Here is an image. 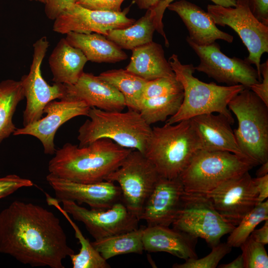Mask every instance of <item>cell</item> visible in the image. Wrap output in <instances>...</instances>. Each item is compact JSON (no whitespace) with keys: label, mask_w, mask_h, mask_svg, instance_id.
I'll return each mask as SVG.
<instances>
[{"label":"cell","mask_w":268,"mask_h":268,"mask_svg":"<svg viewBox=\"0 0 268 268\" xmlns=\"http://www.w3.org/2000/svg\"><path fill=\"white\" fill-rule=\"evenodd\" d=\"M211 252L207 256L201 259L192 258L185 260L183 264H175L174 268H215L219 262L232 249L226 243H219L211 248Z\"/></svg>","instance_id":"obj_34"},{"label":"cell","mask_w":268,"mask_h":268,"mask_svg":"<svg viewBox=\"0 0 268 268\" xmlns=\"http://www.w3.org/2000/svg\"><path fill=\"white\" fill-rule=\"evenodd\" d=\"M172 225L173 228L193 237L203 239L211 248L235 227L217 212L205 194L186 192L181 209Z\"/></svg>","instance_id":"obj_8"},{"label":"cell","mask_w":268,"mask_h":268,"mask_svg":"<svg viewBox=\"0 0 268 268\" xmlns=\"http://www.w3.org/2000/svg\"><path fill=\"white\" fill-rule=\"evenodd\" d=\"M253 180L258 192V203L262 202L268 197V174Z\"/></svg>","instance_id":"obj_42"},{"label":"cell","mask_w":268,"mask_h":268,"mask_svg":"<svg viewBox=\"0 0 268 268\" xmlns=\"http://www.w3.org/2000/svg\"><path fill=\"white\" fill-rule=\"evenodd\" d=\"M30 0V1L34 0V1H39L40 2H42V3L45 4L46 3L47 0Z\"/></svg>","instance_id":"obj_47"},{"label":"cell","mask_w":268,"mask_h":268,"mask_svg":"<svg viewBox=\"0 0 268 268\" xmlns=\"http://www.w3.org/2000/svg\"><path fill=\"white\" fill-rule=\"evenodd\" d=\"M125 0H76V3L91 10L113 12L122 11L121 5Z\"/></svg>","instance_id":"obj_38"},{"label":"cell","mask_w":268,"mask_h":268,"mask_svg":"<svg viewBox=\"0 0 268 268\" xmlns=\"http://www.w3.org/2000/svg\"><path fill=\"white\" fill-rule=\"evenodd\" d=\"M144 227L95 240L91 244L106 261L118 255L130 253L141 255L144 251L142 235Z\"/></svg>","instance_id":"obj_27"},{"label":"cell","mask_w":268,"mask_h":268,"mask_svg":"<svg viewBox=\"0 0 268 268\" xmlns=\"http://www.w3.org/2000/svg\"><path fill=\"white\" fill-rule=\"evenodd\" d=\"M88 61L82 52L61 39L49 58V64L55 83L73 84L76 82Z\"/></svg>","instance_id":"obj_24"},{"label":"cell","mask_w":268,"mask_h":268,"mask_svg":"<svg viewBox=\"0 0 268 268\" xmlns=\"http://www.w3.org/2000/svg\"><path fill=\"white\" fill-rule=\"evenodd\" d=\"M129 8L120 12L91 10L74 3L63 11L54 20V31L62 34L70 32L107 35L111 30L123 29L135 20L127 16Z\"/></svg>","instance_id":"obj_14"},{"label":"cell","mask_w":268,"mask_h":268,"mask_svg":"<svg viewBox=\"0 0 268 268\" xmlns=\"http://www.w3.org/2000/svg\"><path fill=\"white\" fill-rule=\"evenodd\" d=\"M98 76L114 86L123 95L126 107L139 112L146 80L124 69L109 70Z\"/></svg>","instance_id":"obj_28"},{"label":"cell","mask_w":268,"mask_h":268,"mask_svg":"<svg viewBox=\"0 0 268 268\" xmlns=\"http://www.w3.org/2000/svg\"><path fill=\"white\" fill-rule=\"evenodd\" d=\"M255 166L250 160L230 152L201 149L179 177L185 192L206 194Z\"/></svg>","instance_id":"obj_7"},{"label":"cell","mask_w":268,"mask_h":268,"mask_svg":"<svg viewBox=\"0 0 268 268\" xmlns=\"http://www.w3.org/2000/svg\"><path fill=\"white\" fill-rule=\"evenodd\" d=\"M132 51L130 62L126 68L129 71L146 81L175 77L160 44L151 41Z\"/></svg>","instance_id":"obj_23"},{"label":"cell","mask_w":268,"mask_h":268,"mask_svg":"<svg viewBox=\"0 0 268 268\" xmlns=\"http://www.w3.org/2000/svg\"><path fill=\"white\" fill-rule=\"evenodd\" d=\"M197 238L183 232L162 226H147L142 235L144 251L163 252L185 260L198 258Z\"/></svg>","instance_id":"obj_22"},{"label":"cell","mask_w":268,"mask_h":268,"mask_svg":"<svg viewBox=\"0 0 268 268\" xmlns=\"http://www.w3.org/2000/svg\"><path fill=\"white\" fill-rule=\"evenodd\" d=\"M261 166L256 172L257 177H262L268 174V161L262 163Z\"/></svg>","instance_id":"obj_46"},{"label":"cell","mask_w":268,"mask_h":268,"mask_svg":"<svg viewBox=\"0 0 268 268\" xmlns=\"http://www.w3.org/2000/svg\"><path fill=\"white\" fill-rule=\"evenodd\" d=\"M249 6L255 17L268 26V0H248Z\"/></svg>","instance_id":"obj_41"},{"label":"cell","mask_w":268,"mask_h":268,"mask_svg":"<svg viewBox=\"0 0 268 268\" xmlns=\"http://www.w3.org/2000/svg\"><path fill=\"white\" fill-rule=\"evenodd\" d=\"M240 247L244 268H268V255L265 245L256 241L250 235Z\"/></svg>","instance_id":"obj_33"},{"label":"cell","mask_w":268,"mask_h":268,"mask_svg":"<svg viewBox=\"0 0 268 268\" xmlns=\"http://www.w3.org/2000/svg\"><path fill=\"white\" fill-rule=\"evenodd\" d=\"M62 208L72 218L82 222L95 240L130 231L138 228L139 220L122 201L108 209H87L75 201L63 200Z\"/></svg>","instance_id":"obj_13"},{"label":"cell","mask_w":268,"mask_h":268,"mask_svg":"<svg viewBox=\"0 0 268 268\" xmlns=\"http://www.w3.org/2000/svg\"><path fill=\"white\" fill-rule=\"evenodd\" d=\"M183 91L159 97L142 99L139 113L147 124L164 122L175 115L183 102Z\"/></svg>","instance_id":"obj_31"},{"label":"cell","mask_w":268,"mask_h":268,"mask_svg":"<svg viewBox=\"0 0 268 268\" xmlns=\"http://www.w3.org/2000/svg\"><path fill=\"white\" fill-rule=\"evenodd\" d=\"M186 40L200 60L195 70L205 73L218 82L228 85L241 84L250 88L261 81L257 70L246 59L226 56L215 42L202 46L196 44L188 37Z\"/></svg>","instance_id":"obj_11"},{"label":"cell","mask_w":268,"mask_h":268,"mask_svg":"<svg viewBox=\"0 0 268 268\" xmlns=\"http://www.w3.org/2000/svg\"><path fill=\"white\" fill-rule=\"evenodd\" d=\"M90 107L84 102L67 98L53 100L44 109L46 116L22 128L16 129L13 134L30 135L42 143L44 153L53 155L56 152L54 138L56 132L64 123L79 116H87Z\"/></svg>","instance_id":"obj_16"},{"label":"cell","mask_w":268,"mask_h":268,"mask_svg":"<svg viewBox=\"0 0 268 268\" xmlns=\"http://www.w3.org/2000/svg\"><path fill=\"white\" fill-rule=\"evenodd\" d=\"M235 115L234 134L242 153L256 166L268 161V106L245 87L228 104Z\"/></svg>","instance_id":"obj_6"},{"label":"cell","mask_w":268,"mask_h":268,"mask_svg":"<svg viewBox=\"0 0 268 268\" xmlns=\"http://www.w3.org/2000/svg\"><path fill=\"white\" fill-rule=\"evenodd\" d=\"M190 119L199 136L202 150L228 151L248 159L240 150L232 124L225 116L208 113Z\"/></svg>","instance_id":"obj_21"},{"label":"cell","mask_w":268,"mask_h":268,"mask_svg":"<svg viewBox=\"0 0 268 268\" xmlns=\"http://www.w3.org/2000/svg\"><path fill=\"white\" fill-rule=\"evenodd\" d=\"M207 12L214 23L228 26L237 32L249 52L245 58L254 64L261 78V59L268 52V26L259 21L253 15L248 0H237L234 7L208 4Z\"/></svg>","instance_id":"obj_10"},{"label":"cell","mask_w":268,"mask_h":268,"mask_svg":"<svg viewBox=\"0 0 268 268\" xmlns=\"http://www.w3.org/2000/svg\"><path fill=\"white\" fill-rule=\"evenodd\" d=\"M218 267L219 268H244L243 256L241 254L231 262L220 265Z\"/></svg>","instance_id":"obj_45"},{"label":"cell","mask_w":268,"mask_h":268,"mask_svg":"<svg viewBox=\"0 0 268 268\" xmlns=\"http://www.w3.org/2000/svg\"><path fill=\"white\" fill-rule=\"evenodd\" d=\"M46 200L49 205L56 207L65 217L72 226L75 237L78 240L81 247L77 254L69 256L73 268H110L101 254L86 238L78 226L72 221L68 214L61 206L59 201L46 193Z\"/></svg>","instance_id":"obj_29"},{"label":"cell","mask_w":268,"mask_h":268,"mask_svg":"<svg viewBox=\"0 0 268 268\" xmlns=\"http://www.w3.org/2000/svg\"><path fill=\"white\" fill-rule=\"evenodd\" d=\"M87 120L79 128L77 139L79 146L100 138H108L127 148L143 154L152 128L146 123L139 112L129 109L106 111L90 108Z\"/></svg>","instance_id":"obj_5"},{"label":"cell","mask_w":268,"mask_h":268,"mask_svg":"<svg viewBox=\"0 0 268 268\" xmlns=\"http://www.w3.org/2000/svg\"><path fill=\"white\" fill-rule=\"evenodd\" d=\"M183 91L181 83L176 77H160L147 81L142 93V99L169 95Z\"/></svg>","instance_id":"obj_35"},{"label":"cell","mask_w":268,"mask_h":268,"mask_svg":"<svg viewBox=\"0 0 268 268\" xmlns=\"http://www.w3.org/2000/svg\"><path fill=\"white\" fill-rule=\"evenodd\" d=\"M49 42L46 37H41L33 44V55L30 71L20 79L26 99L23 112V126L42 118L44 109L50 102L63 99L65 95V85L54 83L49 84L42 75L41 65Z\"/></svg>","instance_id":"obj_12"},{"label":"cell","mask_w":268,"mask_h":268,"mask_svg":"<svg viewBox=\"0 0 268 268\" xmlns=\"http://www.w3.org/2000/svg\"><path fill=\"white\" fill-rule=\"evenodd\" d=\"M156 30L151 9L132 25L110 30L105 37L122 49L131 50L152 41Z\"/></svg>","instance_id":"obj_26"},{"label":"cell","mask_w":268,"mask_h":268,"mask_svg":"<svg viewBox=\"0 0 268 268\" xmlns=\"http://www.w3.org/2000/svg\"><path fill=\"white\" fill-rule=\"evenodd\" d=\"M167 8L176 12L185 24L188 36L199 46H207L216 40L232 43L233 37L219 29L207 12L186 0L170 3Z\"/></svg>","instance_id":"obj_20"},{"label":"cell","mask_w":268,"mask_h":268,"mask_svg":"<svg viewBox=\"0 0 268 268\" xmlns=\"http://www.w3.org/2000/svg\"><path fill=\"white\" fill-rule=\"evenodd\" d=\"M185 192L179 177L169 179L159 176L139 220L145 221L147 226L169 227L179 214Z\"/></svg>","instance_id":"obj_18"},{"label":"cell","mask_w":268,"mask_h":268,"mask_svg":"<svg viewBox=\"0 0 268 268\" xmlns=\"http://www.w3.org/2000/svg\"><path fill=\"white\" fill-rule=\"evenodd\" d=\"M161 0H135L137 6L141 9H148L155 7Z\"/></svg>","instance_id":"obj_44"},{"label":"cell","mask_w":268,"mask_h":268,"mask_svg":"<svg viewBox=\"0 0 268 268\" xmlns=\"http://www.w3.org/2000/svg\"><path fill=\"white\" fill-rule=\"evenodd\" d=\"M131 150L105 138L81 146L67 143L56 150L48 170L50 173L72 182H101L120 167Z\"/></svg>","instance_id":"obj_2"},{"label":"cell","mask_w":268,"mask_h":268,"mask_svg":"<svg viewBox=\"0 0 268 268\" xmlns=\"http://www.w3.org/2000/svg\"><path fill=\"white\" fill-rule=\"evenodd\" d=\"M46 180L54 191L56 199L60 202L70 200L78 204L86 203L91 208L108 209L122 201L119 186L107 181L81 183L72 182L49 173Z\"/></svg>","instance_id":"obj_17"},{"label":"cell","mask_w":268,"mask_h":268,"mask_svg":"<svg viewBox=\"0 0 268 268\" xmlns=\"http://www.w3.org/2000/svg\"><path fill=\"white\" fill-rule=\"evenodd\" d=\"M268 219V201L258 203L246 214L229 233L226 243L230 247H240L261 222Z\"/></svg>","instance_id":"obj_32"},{"label":"cell","mask_w":268,"mask_h":268,"mask_svg":"<svg viewBox=\"0 0 268 268\" xmlns=\"http://www.w3.org/2000/svg\"><path fill=\"white\" fill-rule=\"evenodd\" d=\"M177 124L154 127L143 154L159 176L178 177L194 155L201 149L199 136L190 119Z\"/></svg>","instance_id":"obj_4"},{"label":"cell","mask_w":268,"mask_h":268,"mask_svg":"<svg viewBox=\"0 0 268 268\" xmlns=\"http://www.w3.org/2000/svg\"><path fill=\"white\" fill-rule=\"evenodd\" d=\"M0 253L31 267L64 268L74 254L60 219L41 205L19 201L0 212Z\"/></svg>","instance_id":"obj_1"},{"label":"cell","mask_w":268,"mask_h":268,"mask_svg":"<svg viewBox=\"0 0 268 268\" xmlns=\"http://www.w3.org/2000/svg\"><path fill=\"white\" fill-rule=\"evenodd\" d=\"M261 81L250 86L254 92L268 106V60L260 65Z\"/></svg>","instance_id":"obj_39"},{"label":"cell","mask_w":268,"mask_h":268,"mask_svg":"<svg viewBox=\"0 0 268 268\" xmlns=\"http://www.w3.org/2000/svg\"><path fill=\"white\" fill-rule=\"evenodd\" d=\"M67 98L84 102L90 108L106 111H122L126 107L123 95L98 76L83 72L73 84H64Z\"/></svg>","instance_id":"obj_19"},{"label":"cell","mask_w":268,"mask_h":268,"mask_svg":"<svg viewBox=\"0 0 268 268\" xmlns=\"http://www.w3.org/2000/svg\"><path fill=\"white\" fill-rule=\"evenodd\" d=\"M66 35L65 39L67 42L80 49L88 61L114 63L128 58L127 55L120 47L102 34L70 32Z\"/></svg>","instance_id":"obj_25"},{"label":"cell","mask_w":268,"mask_h":268,"mask_svg":"<svg viewBox=\"0 0 268 268\" xmlns=\"http://www.w3.org/2000/svg\"><path fill=\"white\" fill-rule=\"evenodd\" d=\"M76 0H47L45 12L47 17L55 20L63 11L76 3Z\"/></svg>","instance_id":"obj_40"},{"label":"cell","mask_w":268,"mask_h":268,"mask_svg":"<svg viewBox=\"0 0 268 268\" xmlns=\"http://www.w3.org/2000/svg\"><path fill=\"white\" fill-rule=\"evenodd\" d=\"M168 62L182 85L184 97L179 110L167 119L166 123L175 124L198 115L214 113L223 115L231 124L234 123L228 104L245 88L243 85L220 86L201 81L193 75L196 70L193 65L182 64L176 54H173Z\"/></svg>","instance_id":"obj_3"},{"label":"cell","mask_w":268,"mask_h":268,"mask_svg":"<svg viewBox=\"0 0 268 268\" xmlns=\"http://www.w3.org/2000/svg\"><path fill=\"white\" fill-rule=\"evenodd\" d=\"M174 0H161L158 5L152 9L154 15V21L156 31L161 34L165 40L166 46H169V42L164 31L162 19L165 9L168 5ZM214 4L224 7H234L236 4L237 0H210Z\"/></svg>","instance_id":"obj_36"},{"label":"cell","mask_w":268,"mask_h":268,"mask_svg":"<svg viewBox=\"0 0 268 268\" xmlns=\"http://www.w3.org/2000/svg\"><path fill=\"white\" fill-rule=\"evenodd\" d=\"M159 177L154 165L143 153L132 150L120 167L105 181L119 184L122 202L139 219Z\"/></svg>","instance_id":"obj_9"},{"label":"cell","mask_w":268,"mask_h":268,"mask_svg":"<svg viewBox=\"0 0 268 268\" xmlns=\"http://www.w3.org/2000/svg\"><path fill=\"white\" fill-rule=\"evenodd\" d=\"M24 98L20 80L7 79L0 82V143L16 129L12 118L18 104Z\"/></svg>","instance_id":"obj_30"},{"label":"cell","mask_w":268,"mask_h":268,"mask_svg":"<svg viewBox=\"0 0 268 268\" xmlns=\"http://www.w3.org/2000/svg\"><path fill=\"white\" fill-rule=\"evenodd\" d=\"M250 236L256 241L266 245L268 243V219L265 220L264 225L258 229L254 230Z\"/></svg>","instance_id":"obj_43"},{"label":"cell","mask_w":268,"mask_h":268,"mask_svg":"<svg viewBox=\"0 0 268 268\" xmlns=\"http://www.w3.org/2000/svg\"><path fill=\"white\" fill-rule=\"evenodd\" d=\"M205 195L217 212L235 226L258 204V192L249 171L225 181Z\"/></svg>","instance_id":"obj_15"},{"label":"cell","mask_w":268,"mask_h":268,"mask_svg":"<svg viewBox=\"0 0 268 268\" xmlns=\"http://www.w3.org/2000/svg\"><path fill=\"white\" fill-rule=\"evenodd\" d=\"M34 185L30 179L21 178L15 174L0 178V199L10 195L18 189L30 187Z\"/></svg>","instance_id":"obj_37"}]
</instances>
